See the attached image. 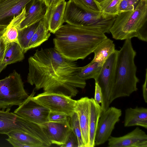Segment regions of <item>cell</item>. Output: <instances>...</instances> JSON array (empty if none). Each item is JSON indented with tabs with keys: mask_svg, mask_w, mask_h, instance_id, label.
<instances>
[{
	"mask_svg": "<svg viewBox=\"0 0 147 147\" xmlns=\"http://www.w3.org/2000/svg\"><path fill=\"white\" fill-rule=\"evenodd\" d=\"M27 82L43 92L65 95L71 98L84 89L85 80L78 75L76 62L63 57L54 48L37 49L28 59Z\"/></svg>",
	"mask_w": 147,
	"mask_h": 147,
	"instance_id": "6da1fadb",
	"label": "cell"
},
{
	"mask_svg": "<svg viewBox=\"0 0 147 147\" xmlns=\"http://www.w3.org/2000/svg\"><path fill=\"white\" fill-rule=\"evenodd\" d=\"M54 34V48L63 57L74 61L84 59L107 38L96 28L67 23L63 25Z\"/></svg>",
	"mask_w": 147,
	"mask_h": 147,
	"instance_id": "7a4b0ae2",
	"label": "cell"
},
{
	"mask_svg": "<svg viewBox=\"0 0 147 147\" xmlns=\"http://www.w3.org/2000/svg\"><path fill=\"white\" fill-rule=\"evenodd\" d=\"M136 54L131 39L125 40L122 48L117 51L110 104L116 98L129 96L137 90V85L139 80L136 75L137 67L134 62Z\"/></svg>",
	"mask_w": 147,
	"mask_h": 147,
	"instance_id": "3957f363",
	"label": "cell"
},
{
	"mask_svg": "<svg viewBox=\"0 0 147 147\" xmlns=\"http://www.w3.org/2000/svg\"><path fill=\"white\" fill-rule=\"evenodd\" d=\"M147 0H140L132 11L119 13L109 31L116 40H125L136 37L147 42Z\"/></svg>",
	"mask_w": 147,
	"mask_h": 147,
	"instance_id": "277c9868",
	"label": "cell"
},
{
	"mask_svg": "<svg viewBox=\"0 0 147 147\" xmlns=\"http://www.w3.org/2000/svg\"><path fill=\"white\" fill-rule=\"evenodd\" d=\"M116 16L87 11L69 0L66 2L64 20L65 22L71 25L93 27L104 33H109Z\"/></svg>",
	"mask_w": 147,
	"mask_h": 147,
	"instance_id": "5b68a950",
	"label": "cell"
},
{
	"mask_svg": "<svg viewBox=\"0 0 147 147\" xmlns=\"http://www.w3.org/2000/svg\"><path fill=\"white\" fill-rule=\"evenodd\" d=\"M29 96L20 75L15 70L0 80V109L4 110L14 105L19 106Z\"/></svg>",
	"mask_w": 147,
	"mask_h": 147,
	"instance_id": "8992f818",
	"label": "cell"
},
{
	"mask_svg": "<svg viewBox=\"0 0 147 147\" xmlns=\"http://www.w3.org/2000/svg\"><path fill=\"white\" fill-rule=\"evenodd\" d=\"M32 98L51 111L63 113L69 116L75 112L76 100L64 94L43 92Z\"/></svg>",
	"mask_w": 147,
	"mask_h": 147,
	"instance_id": "52a82bcc",
	"label": "cell"
},
{
	"mask_svg": "<svg viewBox=\"0 0 147 147\" xmlns=\"http://www.w3.org/2000/svg\"><path fill=\"white\" fill-rule=\"evenodd\" d=\"M117 50L112 54L102 65L100 71L95 80L100 86L102 94L101 107L102 112L109 107L110 97L117 56Z\"/></svg>",
	"mask_w": 147,
	"mask_h": 147,
	"instance_id": "ba28073f",
	"label": "cell"
},
{
	"mask_svg": "<svg viewBox=\"0 0 147 147\" xmlns=\"http://www.w3.org/2000/svg\"><path fill=\"white\" fill-rule=\"evenodd\" d=\"M35 93L34 90L13 113L24 119L41 125L49 121L48 116L50 111L33 99Z\"/></svg>",
	"mask_w": 147,
	"mask_h": 147,
	"instance_id": "9c48e42d",
	"label": "cell"
},
{
	"mask_svg": "<svg viewBox=\"0 0 147 147\" xmlns=\"http://www.w3.org/2000/svg\"><path fill=\"white\" fill-rule=\"evenodd\" d=\"M121 115V110L114 107H109L106 111L102 112L96 133V145H101L108 141Z\"/></svg>",
	"mask_w": 147,
	"mask_h": 147,
	"instance_id": "30bf717a",
	"label": "cell"
},
{
	"mask_svg": "<svg viewBox=\"0 0 147 147\" xmlns=\"http://www.w3.org/2000/svg\"><path fill=\"white\" fill-rule=\"evenodd\" d=\"M0 110V134H7L13 130L21 131L29 134L31 121L10 112Z\"/></svg>",
	"mask_w": 147,
	"mask_h": 147,
	"instance_id": "8fae6325",
	"label": "cell"
},
{
	"mask_svg": "<svg viewBox=\"0 0 147 147\" xmlns=\"http://www.w3.org/2000/svg\"><path fill=\"white\" fill-rule=\"evenodd\" d=\"M107 141L109 147H147V135L137 127L123 136H111Z\"/></svg>",
	"mask_w": 147,
	"mask_h": 147,
	"instance_id": "7c38bea8",
	"label": "cell"
},
{
	"mask_svg": "<svg viewBox=\"0 0 147 147\" xmlns=\"http://www.w3.org/2000/svg\"><path fill=\"white\" fill-rule=\"evenodd\" d=\"M41 125L51 144L60 146L65 143L72 131L69 120L63 122L48 121Z\"/></svg>",
	"mask_w": 147,
	"mask_h": 147,
	"instance_id": "4fadbf2b",
	"label": "cell"
},
{
	"mask_svg": "<svg viewBox=\"0 0 147 147\" xmlns=\"http://www.w3.org/2000/svg\"><path fill=\"white\" fill-rule=\"evenodd\" d=\"M32 0H0V27H6Z\"/></svg>",
	"mask_w": 147,
	"mask_h": 147,
	"instance_id": "5bb4252c",
	"label": "cell"
},
{
	"mask_svg": "<svg viewBox=\"0 0 147 147\" xmlns=\"http://www.w3.org/2000/svg\"><path fill=\"white\" fill-rule=\"evenodd\" d=\"M90 100L88 97L76 100L74 112L78 116L84 147H89Z\"/></svg>",
	"mask_w": 147,
	"mask_h": 147,
	"instance_id": "9a60e30c",
	"label": "cell"
},
{
	"mask_svg": "<svg viewBox=\"0 0 147 147\" xmlns=\"http://www.w3.org/2000/svg\"><path fill=\"white\" fill-rule=\"evenodd\" d=\"M65 1L55 7H47L44 18L50 32L55 34L65 22L64 14L66 5Z\"/></svg>",
	"mask_w": 147,
	"mask_h": 147,
	"instance_id": "2e32d148",
	"label": "cell"
},
{
	"mask_svg": "<svg viewBox=\"0 0 147 147\" xmlns=\"http://www.w3.org/2000/svg\"><path fill=\"white\" fill-rule=\"evenodd\" d=\"M25 17L21 23V29L39 22L44 18L47 6L43 0H32L30 3Z\"/></svg>",
	"mask_w": 147,
	"mask_h": 147,
	"instance_id": "e0dca14e",
	"label": "cell"
},
{
	"mask_svg": "<svg viewBox=\"0 0 147 147\" xmlns=\"http://www.w3.org/2000/svg\"><path fill=\"white\" fill-rule=\"evenodd\" d=\"M125 127L140 126L147 128V109L143 107L129 108L125 110Z\"/></svg>",
	"mask_w": 147,
	"mask_h": 147,
	"instance_id": "ac0fdd59",
	"label": "cell"
},
{
	"mask_svg": "<svg viewBox=\"0 0 147 147\" xmlns=\"http://www.w3.org/2000/svg\"><path fill=\"white\" fill-rule=\"evenodd\" d=\"M89 147L95 146V137L99 120L102 112L101 106L92 98L90 100Z\"/></svg>",
	"mask_w": 147,
	"mask_h": 147,
	"instance_id": "d6986e66",
	"label": "cell"
},
{
	"mask_svg": "<svg viewBox=\"0 0 147 147\" xmlns=\"http://www.w3.org/2000/svg\"><path fill=\"white\" fill-rule=\"evenodd\" d=\"M116 50L113 41L107 38L99 44L93 53L94 56L92 61L97 62L102 65L107 58Z\"/></svg>",
	"mask_w": 147,
	"mask_h": 147,
	"instance_id": "ffe728a7",
	"label": "cell"
},
{
	"mask_svg": "<svg viewBox=\"0 0 147 147\" xmlns=\"http://www.w3.org/2000/svg\"><path fill=\"white\" fill-rule=\"evenodd\" d=\"M50 35L47 24L44 18L39 22L36 30L30 42L28 50L40 45L47 40Z\"/></svg>",
	"mask_w": 147,
	"mask_h": 147,
	"instance_id": "44dd1931",
	"label": "cell"
},
{
	"mask_svg": "<svg viewBox=\"0 0 147 147\" xmlns=\"http://www.w3.org/2000/svg\"><path fill=\"white\" fill-rule=\"evenodd\" d=\"M23 53L18 42L7 43L2 63L7 65L22 60L24 58Z\"/></svg>",
	"mask_w": 147,
	"mask_h": 147,
	"instance_id": "7402d4cb",
	"label": "cell"
},
{
	"mask_svg": "<svg viewBox=\"0 0 147 147\" xmlns=\"http://www.w3.org/2000/svg\"><path fill=\"white\" fill-rule=\"evenodd\" d=\"M7 135L21 143L28 146L29 147H45L43 142L39 139L21 131L13 130Z\"/></svg>",
	"mask_w": 147,
	"mask_h": 147,
	"instance_id": "603a6c76",
	"label": "cell"
},
{
	"mask_svg": "<svg viewBox=\"0 0 147 147\" xmlns=\"http://www.w3.org/2000/svg\"><path fill=\"white\" fill-rule=\"evenodd\" d=\"M39 22L18 30V42L24 53L28 50L30 42L38 26Z\"/></svg>",
	"mask_w": 147,
	"mask_h": 147,
	"instance_id": "cb8c5ba5",
	"label": "cell"
},
{
	"mask_svg": "<svg viewBox=\"0 0 147 147\" xmlns=\"http://www.w3.org/2000/svg\"><path fill=\"white\" fill-rule=\"evenodd\" d=\"M102 65L99 63L92 61L87 65L79 67L78 75L81 79L86 80L93 78L94 80L99 74Z\"/></svg>",
	"mask_w": 147,
	"mask_h": 147,
	"instance_id": "d4e9b609",
	"label": "cell"
},
{
	"mask_svg": "<svg viewBox=\"0 0 147 147\" xmlns=\"http://www.w3.org/2000/svg\"><path fill=\"white\" fill-rule=\"evenodd\" d=\"M122 0H104L99 4L101 12L109 15L117 16L118 8Z\"/></svg>",
	"mask_w": 147,
	"mask_h": 147,
	"instance_id": "484cf974",
	"label": "cell"
},
{
	"mask_svg": "<svg viewBox=\"0 0 147 147\" xmlns=\"http://www.w3.org/2000/svg\"><path fill=\"white\" fill-rule=\"evenodd\" d=\"M69 123L72 131L77 138L78 147H84L78 116L76 112L70 116Z\"/></svg>",
	"mask_w": 147,
	"mask_h": 147,
	"instance_id": "4316f807",
	"label": "cell"
},
{
	"mask_svg": "<svg viewBox=\"0 0 147 147\" xmlns=\"http://www.w3.org/2000/svg\"><path fill=\"white\" fill-rule=\"evenodd\" d=\"M85 10L94 13L101 12L99 4L95 0H72Z\"/></svg>",
	"mask_w": 147,
	"mask_h": 147,
	"instance_id": "83f0119b",
	"label": "cell"
},
{
	"mask_svg": "<svg viewBox=\"0 0 147 147\" xmlns=\"http://www.w3.org/2000/svg\"><path fill=\"white\" fill-rule=\"evenodd\" d=\"M69 118L70 116L65 113L51 111L48 116L49 121L54 122L67 121L69 120Z\"/></svg>",
	"mask_w": 147,
	"mask_h": 147,
	"instance_id": "f1b7e54d",
	"label": "cell"
},
{
	"mask_svg": "<svg viewBox=\"0 0 147 147\" xmlns=\"http://www.w3.org/2000/svg\"><path fill=\"white\" fill-rule=\"evenodd\" d=\"M60 147H78V141L77 138L72 130L65 143Z\"/></svg>",
	"mask_w": 147,
	"mask_h": 147,
	"instance_id": "f546056e",
	"label": "cell"
},
{
	"mask_svg": "<svg viewBox=\"0 0 147 147\" xmlns=\"http://www.w3.org/2000/svg\"><path fill=\"white\" fill-rule=\"evenodd\" d=\"M2 35H0V63H2L7 43Z\"/></svg>",
	"mask_w": 147,
	"mask_h": 147,
	"instance_id": "4dcf8cb0",
	"label": "cell"
},
{
	"mask_svg": "<svg viewBox=\"0 0 147 147\" xmlns=\"http://www.w3.org/2000/svg\"><path fill=\"white\" fill-rule=\"evenodd\" d=\"M102 94L101 89L98 84L95 82V91L94 100L98 104H100L102 101Z\"/></svg>",
	"mask_w": 147,
	"mask_h": 147,
	"instance_id": "1f68e13d",
	"label": "cell"
},
{
	"mask_svg": "<svg viewBox=\"0 0 147 147\" xmlns=\"http://www.w3.org/2000/svg\"><path fill=\"white\" fill-rule=\"evenodd\" d=\"M118 13L122 12L130 11L129 7L127 0H122L118 7Z\"/></svg>",
	"mask_w": 147,
	"mask_h": 147,
	"instance_id": "d6a6232c",
	"label": "cell"
},
{
	"mask_svg": "<svg viewBox=\"0 0 147 147\" xmlns=\"http://www.w3.org/2000/svg\"><path fill=\"white\" fill-rule=\"evenodd\" d=\"M6 140L15 147H29L28 146L23 144L18 140L9 137Z\"/></svg>",
	"mask_w": 147,
	"mask_h": 147,
	"instance_id": "836d02e7",
	"label": "cell"
},
{
	"mask_svg": "<svg viewBox=\"0 0 147 147\" xmlns=\"http://www.w3.org/2000/svg\"><path fill=\"white\" fill-rule=\"evenodd\" d=\"M47 7H55L65 0H43Z\"/></svg>",
	"mask_w": 147,
	"mask_h": 147,
	"instance_id": "e575fe53",
	"label": "cell"
},
{
	"mask_svg": "<svg viewBox=\"0 0 147 147\" xmlns=\"http://www.w3.org/2000/svg\"><path fill=\"white\" fill-rule=\"evenodd\" d=\"M147 69H146L145 78L144 82L142 86V95L146 103L147 102Z\"/></svg>",
	"mask_w": 147,
	"mask_h": 147,
	"instance_id": "d590c367",
	"label": "cell"
},
{
	"mask_svg": "<svg viewBox=\"0 0 147 147\" xmlns=\"http://www.w3.org/2000/svg\"><path fill=\"white\" fill-rule=\"evenodd\" d=\"M129 5L130 11L133 10L140 0H127Z\"/></svg>",
	"mask_w": 147,
	"mask_h": 147,
	"instance_id": "8d00e7d4",
	"label": "cell"
},
{
	"mask_svg": "<svg viewBox=\"0 0 147 147\" xmlns=\"http://www.w3.org/2000/svg\"><path fill=\"white\" fill-rule=\"evenodd\" d=\"M6 27H0V35L3 34L5 32Z\"/></svg>",
	"mask_w": 147,
	"mask_h": 147,
	"instance_id": "74e56055",
	"label": "cell"
},
{
	"mask_svg": "<svg viewBox=\"0 0 147 147\" xmlns=\"http://www.w3.org/2000/svg\"><path fill=\"white\" fill-rule=\"evenodd\" d=\"M6 66L7 65L4 64L0 63V73Z\"/></svg>",
	"mask_w": 147,
	"mask_h": 147,
	"instance_id": "f35d334b",
	"label": "cell"
},
{
	"mask_svg": "<svg viewBox=\"0 0 147 147\" xmlns=\"http://www.w3.org/2000/svg\"><path fill=\"white\" fill-rule=\"evenodd\" d=\"M104 0H95V1L98 3L99 4L102 1Z\"/></svg>",
	"mask_w": 147,
	"mask_h": 147,
	"instance_id": "ab89813d",
	"label": "cell"
}]
</instances>
